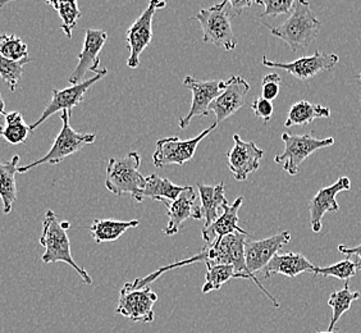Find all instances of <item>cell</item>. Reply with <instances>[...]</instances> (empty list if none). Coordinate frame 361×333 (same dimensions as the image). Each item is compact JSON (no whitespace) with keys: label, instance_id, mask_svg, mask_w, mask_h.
<instances>
[{"label":"cell","instance_id":"6da1fadb","mask_svg":"<svg viewBox=\"0 0 361 333\" xmlns=\"http://www.w3.org/2000/svg\"><path fill=\"white\" fill-rule=\"evenodd\" d=\"M265 26L269 28L271 35L285 42L293 53L300 54L315 40L319 34L322 22L315 17L309 1L296 0L291 16L285 23L277 28H271L269 25Z\"/></svg>","mask_w":361,"mask_h":333},{"label":"cell","instance_id":"7a4b0ae2","mask_svg":"<svg viewBox=\"0 0 361 333\" xmlns=\"http://www.w3.org/2000/svg\"><path fill=\"white\" fill-rule=\"evenodd\" d=\"M70 229V222H61L53 210H47L42 221V234L40 237V243L45 248V253L42 257V262L45 264L58 262L68 264L82 278L84 284L90 286L92 284L90 274L82 267H80L72 257L70 237L67 234Z\"/></svg>","mask_w":361,"mask_h":333},{"label":"cell","instance_id":"3957f363","mask_svg":"<svg viewBox=\"0 0 361 333\" xmlns=\"http://www.w3.org/2000/svg\"><path fill=\"white\" fill-rule=\"evenodd\" d=\"M249 234H240L235 232L228 236H224L218 240L210 246H205V263L207 265H216V264H228L235 268V272L238 277L243 279H250L255 285L264 292L267 298H269L274 308L279 309V303L277 298L271 295V292L267 291L257 276L251 274L245 259V243Z\"/></svg>","mask_w":361,"mask_h":333},{"label":"cell","instance_id":"277c9868","mask_svg":"<svg viewBox=\"0 0 361 333\" xmlns=\"http://www.w3.org/2000/svg\"><path fill=\"white\" fill-rule=\"evenodd\" d=\"M140 164L141 158L137 152H131L121 159L111 158L106 168V190L117 196L127 194L136 202H142L141 193L145 188L146 178L139 172Z\"/></svg>","mask_w":361,"mask_h":333},{"label":"cell","instance_id":"5b68a950","mask_svg":"<svg viewBox=\"0 0 361 333\" xmlns=\"http://www.w3.org/2000/svg\"><path fill=\"white\" fill-rule=\"evenodd\" d=\"M235 17L229 1L224 0L213 7L202 9L192 18L202 25V42L214 44L218 48L232 52L237 47V39L231 20Z\"/></svg>","mask_w":361,"mask_h":333},{"label":"cell","instance_id":"8992f818","mask_svg":"<svg viewBox=\"0 0 361 333\" xmlns=\"http://www.w3.org/2000/svg\"><path fill=\"white\" fill-rule=\"evenodd\" d=\"M61 119L63 123L62 130L58 133L54 144L50 147L48 153L31 164L20 166L17 169V174H27L28 171L42 164H59L67 157L78 153L84 146L92 144L97 140L95 133L75 131L70 125L71 114L68 111H62Z\"/></svg>","mask_w":361,"mask_h":333},{"label":"cell","instance_id":"52a82bcc","mask_svg":"<svg viewBox=\"0 0 361 333\" xmlns=\"http://www.w3.org/2000/svg\"><path fill=\"white\" fill-rule=\"evenodd\" d=\"M313 132L305 135H292L288 132L282 133V140L285 144V152L274 157V162L282 166V169L290 174L296 176L304 160L320 149L334 145V138L315 139Z\"/></svg>","mask_w":361,"mask_h":333},{"label":"cell","instance_id":"ba28073f","mask_svg":"<svg viewBox=\"0 0 361 333\" xmlns=\"http://www.w3.org/2000/svg\"><path fill=\"white\" fill-rule=\"evenodd\" d=\"M216 126L218 125L214 122L194 139L180 140V138L173 136V138L159 140L157 143V150L154 152V166L157 168H163L171 164H178V166L186 164L194 158L197 145L208 136L209 133L216 130Z\"/></svg>","mask_w":361,"mask_h":333},{"label":"cell","instance_id":"9c48e42d","mask_svg":"<svg viewBox=\"0 0 361 333\" xmlns=\"http://www.w3.org/2000/svg\"><path fill=\"white\" fill-rule=\"evenodd\" d=\"M167 6L166 1L152 0L142 14L133 26L128 28L126 42L127 48L130 50V56L127 59V66L130 68H137L140 66V56L145 50L153 39V18L157 11Z\"/></svg>","mask_w":361,"mask_h":333},{"label":"cell","instance_id":"30bf717a","mask_svg":"<svg viewBox=\"0 0 361 333\" xmlns=\"http://www.w3.org/2000/svg\"><path fill=\"white\" fill-rule=\"evenodd\" d=\"M158 301V295L149 287L144 289H127L122 287L119 292L117 314L127 320L141 323H153L154 304Z\"/></svg>","mask_w":361,"mask_h":333},{"label":"cell","instance_id":"8fae6325","mask_svg":"<svg viewBox=\"0 0 361 333\" xmlns=\"http://www.w3.org/2000/svg\"><path fill=\"white\" fill-rule=\"evenodd\" d=\"M106 73H108V70L103 68V70L100 71L99 75H95V76L91 77L89 80H85L84 83L71 85L70 87H66L63 90L54 89V90L51 91L53 92L51 94V100L49 102L47 108L42 111V117L37 119L35 123L30 126L31 131L36 130L50 116L56 114L58 111H68L71 116H72L73 108L84 100L85 94L89 91V89H90L94 83H97L103 77L106 76Z\"/></svg>","mask_w":361,"mask_h":333},{"label":"cell","instance_id":"7c38bea8","mask_svg":"<svg viewBox=\"0 0 361 333\" xmlns=\"http://www.w3.org/2000/svg\"><path fill=\"white\" fill-rule=\"evenodd\" d=\"M340 62V56L334 53H323L317 50L313 56H301L299 59L290 63L273 62L267 56H263V66L268 68H281L296 77L300 81H307L312 77L317 76L323 71L334 70V66Z\"/></svg>","mask_w":361,"mask_h":333},{"label":"cell","instance_id":"4fadbf2b","mask_svg":"<svg viewBox=\"0 0 361 333\" xmlns=\"http://www.w3.org/2000/svg\"><path fill=\"white\" fill-rule=\"evenodd\" d=\"M183 86L192 92V103L188 114L180 119V128H186L191 119L195 117H208L209 107L222 94L226 81L212 80V81H199L192 76L185 77Z\"/></svg>","mask_w":361,"mask_h":333},{"label":"cell","instance_id":"5bb4252c","mask_svg":"<svg viewBox=\"0 0 361 333\" xmlns=\"http://www.w3.org/2000/svg\"><path fill=\"white\" fill-rule=\"evenodd\" d=\"M106 40H108V34L105 32L104 30H92V28L86 30L84 48L77 56V59H78L77 67L72 72L70 80H68L71 85L84 83V78L87 72H94L95 75L100 73L102 70H99V67H100L99 54H100Z\"/></svg>","mask_w":361,"mask_h":333},{"label":"cell","instance_id":"9a60e30c","mask_svg":"<svg viewBox=\"0 0 361 333\" xmlns=\"http://www.w3.org/2000/svg\"><path fill=\"white\" fill-rule=\"evenodd\" d=\"M290 241L291 234L288 231H283L281 234L263 240L246 241L245 259L251 274L257 276L259 272L264 271L271 259L277 255L278 251Z\"/></svg>","mask_w":361,"mask_h":333},{"label":"cell","instance_id":"2e32d148","mask_svg":"<svg viewBox=\"0 0 361 333\" xmlns=\"http://www.w3.org/2000/svg\"><path fill=\"white\" fill-rule=\"evenodd\" d=\"M249 91L250 85L243 77L232 76L226 81L222 94L209 107V111L216 114V125L222 123L223 121L229 119L243 108Z\"/></svg>","mask_w":361,"mask_h":333},{"label":"cell","instance_id":"e0dca14e","mask_svg":"<svg viewBox=\"0 0 361 333\" xmlns=\"http://www.w3.org/2000/svg\"><path fill=\"white\" fill-rule=\"evenodd\" d=\"M233 147L227 154L228 168L235 180L243 182L249 174L257 171L260 160L264 157V152L257 147L255 143H246L238 135H233Z\"/></svg>","mask_w":361,"mask_h":333},{"label":"cell","instance_id":"ac0fdd59","mask_svg":"<svg viewBox=\"0 0 361 333\" xmlns=\"http://www.w3.org/2000/svg\"><path fill=\"white\" fill-rule=\"evenodd\" d=\"M167 207L168 224L163 229L166 236H174L180 232L182 223L188 219H202V207L196 205V194L192 186H186L180 196L172 202H163Z\"/></svg>","mask_w":361,"mask_h":333},{"label":"cell","instance_id":"d6986e66","mask_svg":"<svg viewBox=\"0 0 361 333\" xmlns=\"http://www.w3.org/2000/svg\"><path fill=\"white\" fill-rule=\"evenodd\" d=\"M351 190V181L348 177H341L328 188H320L317 195L309 202L310 224L314 234H319L323 226V217L329 212H338L340 205L337 202V195Z\"/></svg>","mask_w":361,"mask_h":333},{"label":"cell","instance_id":"ffe728a7","mask_svg":"<svg viewBox=\"0 0 361 333\" xmlns=\"http://www.w3.org/2000/svg\"><path fill=\"white\" fill-rule=\"evenodd\" d=\"M243 196L237 198L233 204H227L223 207V213L218 217L216 222L212 223L209 227H202V240L207 243V246H210L218 240L235 232L247 234L238 226V210L243 207Z\"/></svg>","mask_w":361,"mask_h":333},{"label":"cell","instance_id":"44dd1931","mask_svg":"<svg viewBox=\"0 0 361 333\" xmlns=\"http://www.w3.org/2000/svg\"><path fill=\"white\" fill-rule=\"evenodd\" d=\"M317 265H314L305 255L299 253H278L267 265L263 274L265 279H269L273 274H282L286 277L295 278L302 273L313 274Z\"/></svg>","mask_w":361,"mask_h":333},{"label":"cell","instance_id":"7402d4cb","mask_svg":"<svg viewBox=\"0 0 361 333\" xmlns=\"http://www.w3.org/2000/svg\"><path fill=\"white\" fill-rule=\"evenodd\" d=\"M199 194L202 199V217L205 218L204 227H209L212 223L216 222L218 217L221 215L219 209L229 204L224 196V183L221 182L216 186H208L202 182L197 183Z\"/></svg>","mask_w":361,"mask_h":333},{"label":"cell","instance_id":"603a6c76","mask_svg":"<svg viewBox=\"0 0 361 333\" xmlns=\"http://www.w3.org/2000/svg\"><path fill=\"white\" fill-rule=\"evenodd\" d=\"M20 159V155H14L7 163L0 162V199L4 214H9L12 212L13 204L17 200L16 174Z\"/></svg>","mask_w":361,"mask_h":333},{"label":"cell","instance_id":"cb8c5ba5","mask_svg":"<svg viewBox=\"0 0 361 333\" xmlns=\"http://www.w3.org/2000/svg\"><path fill=\"white\" fill-rule=\"evenodd\" d=\"M140 226L139 219L135 221H113V219H95L91 223V236L95 243H104L116 241L125 235L126 231L130 229H137Z\"/></svg>","mask_w":361,"mask_h":333},{"label":"cell","instance_id":"d4e9b609","mask_svg":"<svg viewBox=\"0 0 361 333\" xmlns=\"http://www.w3.org/2000/svg\"><path fill=\"white\" fill-rule=\"evenodd\" d=\"M331 109L328 107L313 104L310 102L301 100L292 105L288 111V117L286 119V127L292 126H306L313 123L315 119H329Z\"/></svg>","mask_w":361,"mask_h":333},{"label":"cell","instance_id":"484cf974","mask_svg":"<svg viewBox=\"0 0 361 333\" xmlns=\"http://www.w3.org/2000/svg\"><path fill=\"white\" fill-rule=\"evenodd\" d=\"M186 186H178L174 185L168 178H161L158 174H150L146 177V185L141 196L144 198H150L155 202H172L180 196V193L185 190Z\"/></svg>","mask_w":361,"mask_h":333},{"label":"cell","instance_id":"4316f807","mask_svg":"<svg viewBox=\"0 0 361 333\" xmlns=\"http://www.w3.org/2000/svg\"><path fill=\"white\" fill-rule=\"evenodd\" d=\"M4 119L6 123L0 126V138L11 145L25 144L31 133V127L25 122L21 111H9Z\"/></svg>","mask_w":361,"mask_h":333},{"label":"cell","instance_id":"83f0119b","mask_svg":"<svg viewBox=\"0 0 361 333\" xmlns=\"http://www.w3.org/2000/svg\"><path fill=\"white\" fill-rule=\"evenodd\" d=\"M361 293L359 291H351L348 282H345L343 289L340 291H334L328 298V305L332 308V318L328 326V332H334V327L338 323L341 317L350 310L355 300L360 298Z\"/></svg>","mask_w":361,"mask_h":333},{"label":"cell","instance_id":"f1b7e54d","mask_svg":"<svg viewBox=\"0 0 361 333\" xmlns=\"http://www.w3.org/2000/svg\"><path fill=\"white\" fill-rule=\"evenodd\" d=\"M207 267H208V272L205 276V284L202 286V293L216 291L224 284H227L229 279L240 278L235 272V268L228 264H216V265H207Z\"/></svg>","mask_w":361,"mask_h":333},{"label":"cell","instance_id":"f546056e","mask_svg":"<svg viewBox=\"0 0 361 333\" xmlns=\"http://www.w3.org/2000/svg\"><path fill=\"white\" fill-rule=\"evenodd\" d=\"M49 6L56 9L59 17L62 18V30L66 36L71 39L72 31L76 28L77 21L81 18V12L78 8V3L72 1H63V0H54V1H47Z\"/></svg>","mask_w":361,"mask_h":333},{"label":"cell","instance_id":"4dcf8cb0","mask_svg":"<svg viewBox=\"0 0 361 333\" xmlns=\"http://www.w3.org/2000/svg\"><path fill=\"white\" fill-rule=\"evenodd\" d=\"M359 271H360L359 263L353 262L351 257H348L345 260H341L338 263L332 264L328 267H317L313 274L323 276V277H334L348 282V279L356 276V273Z\"/></svg>","mask_w":361,"mask_h":333},{"label":"cell","instance_id":"1f68e13d","mask_svg":"<svg viewBox=\"0 0 361 333\" xmlns=\"http://www.w3.org/2000/svg\"><path fill=\"white\" fill-rule=\"evenodd\" d=\"M0 54L13 62H23L31 59L28 56V49L26 42L20 39L18 36L0 35Z\"/></svg>","mask_w":361,"mask_h":333},{"label":"cell","instance_id":"d6a6232c","mask_svg":"<svg viewBox=\"0 0 361 333\" xmlns=\"http://www.w3.org/2000/svg\"><path fill=\"white\" fill-rule=\"evenodd\" d=\"M32 62V59L23 61V62H13L0 54V77L4 83H7L9 90L14 92L18 87L21 81L22 73L25 70V64Z\"/></svg>","mask_w":361,"mask_h":333},{"label":"cell","instance_id":"836d02e7","mask_svg":"<svg viewBox=\"0 0 361 333\" xmlns=\"http://www.w3.org/2000/svg\"><path fill=\"white\" fill-rule=\"evenodd\" d=\"M255 4L264 6L265 11L260 14V18L265 17H277L281 14L292 13L295 7V0H259Z\"/></svg>","mask_w":361,"mask_h":333},{"label":"cell","instance_id":"e575fe53","mask_svg":"<svg viewBox=\"0 0 361 333\" xmlns=\"http://www.w3.org/2000/svg\"><path fill=\"white\" fill-rule=\"evenodd\" d=\"M281 83H282V78L276 72L267 75L262 83V97H264L269 102L274 100L281 90Z\"/></svg>","mask_w":361,"mask_h":333},{"label":"cell","instance_id":"d590c367","mask_svg":"<svg viewBox=\"0 0 361 333\" xmlns=\"http://www.w3.org/2000/svg\"><path fill=\"white\" fill-rule=\"evenodd\" d=\"M251 109L254 111L255 117L263 119L265 123H268L271 121L273 113H274L273 103L262 97H257V100L252 103Z\"/></svg>","mask_w":361,"mask_h":333},{"label":"cell","instance_id":"8d00e7d4","mask_svg":"<svg viewBox=\"0 0 361 333\" xmlns=\"http://www.w3.org/2000/svg\"><path fill=\"white\" fill-rule=\"evenodd\" d=\"M338 251H340L341 254H343V255H346V257H356L359 259V267H360L361 271V243L360 245H357V246H354V248H348V246H345V245H340L338 246Z\"/></svg>","mask_w":361,"mask_h":333},{"label":"cell","instance_id":"74e56055","mask_svg":"<svg viewBox=\"0 0 361 333\" xmlns=\"http://www.w3.org/2000/svg\"><path fill=\"white\" fill-rule=\"evenodd\" d=\"M229 6L232 8L235 17H237V16H241L245 8L251 7L252 1H249V0H235V1H229Z\"/></svg>","mask_w":361,"mask_h":333},{"label":"cell","instance_id":"f35d334b","mask_svg":"<svg viewBox=\"0 0 361 333\" xmlns=\"http://www.w3.org/2000/svg\"><path fill=\"white\" fill-rule=\"evenodd\" d=\"M6 103H4V99L0 94V122H1V117H6Z\"/></svg>","mask_w":361,"mask_h":333},{"label":"cell","instance_id":"ab89813d","mask_svg":"<svg viewBox=\"0 0 361 333\" xmlns=\"http://www.w3.org/2000/svg\"><path fill=\"white\" fill-rule=\"evenodd\" d=\"M6 4H7V3H0V8L4 7V6H6Z\"/></svg>","mask_w":361,"mask_h":333},{"label":"cell","instance_id":"60d3db41","mask_svg":"<svg viewBox=\"0 0 361 333\" xmlns=\"http://www.w3.org/2000/svg\"><path fill=\"white\" fill-rule=\"evenodd\" d=\"M357 78H359V81L361 83V72L359 73V75H357Z\"/></svg>","mask_w":361,"mask_h":333},{"label":"cell","instance_id":"b9f144b4","mask_svg":"<svg viewBox=\"0 0 361 333\" xmlns=\"http://www.w3.org/2000/svg\"><path fill=\"white\" fill-rule=\"evenodd\" d=\"M317 333H336V332H328V331H326V332H317Z\"/></svg>","mask_w":361,"mask_h":333}]
</instances>
